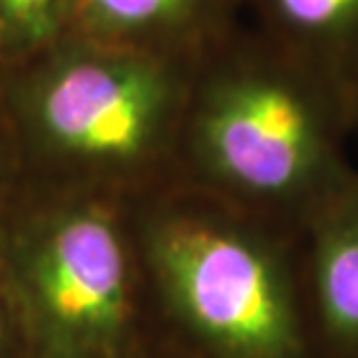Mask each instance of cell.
I'll return each instance as SVG.
<instances>
[{
    "label": "cell",
    "mask_w": 358,
    "mask_h": 358,
    "mask_svg": "<svg viewBox=\"0 0 358 358\" xmlns=\"http://www.w3.org/2000/svg\"><path fill=\"white\" fill-rule=\"evenodd\" d=\"M354 133L349 93L272 42L191 89L179 138L191 189L305 235L356 175Z\"/></svg>",
    "instance_id": "1"
},
{
    "label": "cell",
    "mask_w": 358,
    "mask_h": 358,
    "mask_svg": "<svg viewBox=\"0 0 358 358\" xmlns=\"http://www.w3.org/2000/svg\"><path fill=\"white\" fill-rule=\"evenodd\" d=\"M145 284L184 358H321L303 235L186 189L135 233Z\"/></svg>",
    "instance_id": "2"
},
{
    "label": "cell",
    "mask_w": 358,
    "mask_h": 358,
    "mask_svg": "<svg viewBox=\"0 0 358 358\" xmlns=\"http://www.w3.org/2000/svg\"><path fill=\"white\" fill-rule=\"evenodd\" d=\"M0 279L28 358H147L135 238L100 207H66L0 238Z\"/></svg>",
    "instance_id": "3"
},
{
    "label": "cell",
    "mask_w": 358,
    "mask_h": 358,
    "mask_svg": "<svg viewBox=\"0 0 358 358\" xmlns=\"http://www.w3.org/2000/svg\"><path fill=\"white\" fill-rule=\"evenodd\" d=\"M191 89L154 61H82L59 70L35 100V119L59 154L138 163L182 135Z\"/></svg>",
    "instance_id": "4"
},
{
    "label": "cell",
    "mask_w": 358,
    "mask_h": 358,
    "mask_svg": "<svg viewBox=\"0 0 358 358\" xmlns=\"http://www.w3.org/2000/svg\"><path fill=\"white\" fill-rule=\"evenodd\" d=\"M305 286L321 358H358V170L303 235Z\"/></svg>",
    "instance_id": "5"
},
{
    "label": "cell",
    "mask_w": 358,
    "mask_h": 358,
    "mask_svg": "<svg viewBox=\"0 0 358 358\" xmlns=\"http://www.w3.org/2000/svg\"><path fill=\"white\" fill-rule=\"evenodd\" d=\"M275 42L358 105V0H263Z\"/></svg>",
    "instance_id": "6"
},
{
    "label": "cell",
    "mask_w": 358,
    "mask_h": 358,
    "mask_svg": "<svg viewBox=\"0 0 358 358\" xmlns=\"http://www.w3.org/2000/svg\"><path fill=\"white\" fill-rule=\"evenodd\" d=\"M100 17L121 28H186L212 10L214 0H89Z\"/></svg>",
    "instance_id": "7"
},
{
    "label": "cell",
    "mask_w": 358,
    "mask_h": 358,
    "mask_svg": "<svg viewBox=\"0 0 358 358\" xmlns=\"http://www.w3.org/2000/svg\"><path fill=\"white\" fill-rule=\"evenodd\" d=\"M17 345H21L17 333V321H14L10 303H7L3 279H0V358H10L12 349Z\"/></svg>",
    "instance_id": "8"
},
{
    "label": "cell",
    "mask_w": 358,
    "mask_h": 358,
    "mask_svg": "<svg viewBox=\"0 0 358 358\" xmlns=\"http://www.w3.org/2000/svg\"><path fill=\"white\" fill-rule=\"evenodd\" d=\"M52 3H54V0H21L17 21H21V24L38 26L40 21H45V14H47L49 5H52Z\"/></svg>",
    "instance_id": "9"
},
{
    "label": "cell",
    "mask_w": 358,
    "mask_h": 358,
    "mask_svg": "<svg viewBox=\"0 0 358 358\" xmlns=\"http://www.w3.org/2000/svg\"><path fill=\"white\" fill-rule=\"evenodd\" d=\"M0 7H3V12H5V14H10V17H12L14 21H17L21 0H0Z\"/></svg>",
    "instance_id": "10"
},
{
    "label": "cell",
    "mask_w": 358,
    "mask_h": 358,
    "mask_svg": "<svg viewBox=\"0 0 358 358\" xmlns=\"http://www.w3.org/2000/svg\"><path fill=\"white\" fill-rule=\"evenodd\" d=\"M163 358H184V356H179V354H175V352H168Z\"/></svg>",
    "instance_id": "11"
},
{
    "label": "cell",
    "mask_w": 358,
    "mask_h": 358,
    "mask_svg": "<svg viewBox=\"0 0 358 358\" xmlns=\"http://www.w3.org/2000/svg\"><path fill=\"white\" fill-rule=\"evenodd\" d=\"M356 133H358V105H356Z\"/></svg>",
    "instance_id": "12"
}]
</instances>
